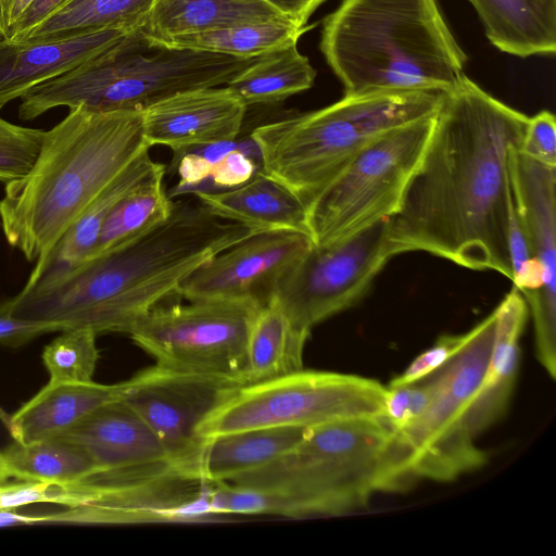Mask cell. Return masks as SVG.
<instances>
[{
  "label": "cell",
  "mask_w": 556,
  "mask_h": 556,
  "mask_svg": "<svg viewBox=\"0 0 556 556\" xmlns=\"http://www.w3.org/2000/svg\"><path fill=\"white\" fill-rule=\"evenodd\" d=\"M65 1L66 0H34L13 26L9 35L3 39L15 40L20 38L60 8Z\"/></svg>",
  "instance_id": "obj_40"
},
{
  "label": "cell",
  "mask_w": 556,
  "mask_h": 556,
  "mask_svg": "<svg viewBox=\"0 0 556 556\" xmlns=\"http://www.w3.org/2000/svg\"><path fill=\"white\" fill-rule=\"evenodd\" d=\"M255 232L215 216L198 199L175 202L170 216L147 235L70 267L42 274L13 298L10 314L61 332L128 333L180 283L217 253Z\"/></svg>",
  "instance_id": "obj_2"
},
{
  "label": "cell",
  "mask_w": 556,
  "mask_h": 556,
  "mask_svg": "<svg viewBox=\"0 0 556 556\" xmlns=\"http://www.w3.org/2000/svg\"><path fill=\"white\" fill-rule=\"evenodd\" d=\"M312 244L309 235L302 231H255L194 269L180 283L177 295L251 301L263 306Z\"/></svg>",
  "instance_id": "obj_15"
},
{
  "label": "cell",
  "mask_w": 556,
  "mask_h": 556,
  "mask_svg": "<svg viewBox=\"0 0 556 556\" xmlns=\"http://www.w3.org/2000/svg\"><path fill=\"white\" fill-rule=\"evenodd\" d=\"M387 393V386L371 378L302 368L241 386L204 420L199 437L379 417L384 413Z\"/></svg>",
  "instance_id": "obj_9"
},
{
  "label": "cell",
  "mask_w": 556,
  "mask_h": 556,
  "mask_svg": "<svg viewBox=\"0 0 556 556\" xmlns=\"http://www.w3.org/2000/svg\"><path fill=\"white\" fill-rule=\"evenodd\" d=\"M434 115L371 141L312 200L306 224L315 245L346 238L397 213L430 140Z\"/></svg>",
  "instance_id": "obj_8"
},
{
  "label": "cell",
  "mask_w": 556,
  "mask_h": 556,
  "mask_svg": "<svg viewBox=\"0 0 556 556\" xmlns=\"http://www.w3.org/2000/svg\"><path fill=\"white\" fill-rule=\"evenodd\" d=\"M241 386L155 364L123 381L119 400L152 430L175 464L195 477L193 463L203 442L199 429Z\"/></svg>",
  "instance_id": "obj_14"
},
{
  "label": "cell",
  "mask_w": 556,
  "mask_h": 556,
  "mask_svg": "<svg viewBox=\"0 0 556 556\" xmlns=\"http://www.w3.org/2000/svg\"><path fill=\"white\" fill-rule=\"evenodd\" d=\"M194 197L215 216L245 225L254 231L294 230L308 233L305 204L262 170L238 188Z\"/></svg>",
  "instance_id": "obj_21"
},
{
  "label": "cell",
  "mask_w": 556,
  "mask_h": 556,
  "mask_svg": "<svg viewBox=\"0 0 556 556\" xmlns=\"http://www.w3.org/2000/svg\"><path fill=\"white\" fill-rule=\"evenodd\" d=\"M60 437L84 447L101 470L157 472L181 468L144 421L121 400L99 407Z\"/></svg>",
  "instance_id": "obj_17"
},
{
  "label": "cell",
  "mask_w": 556,
  "mask_h": 556,
  "mask_svg": "<svg viewBox=\"0 0 556 556\" xmlns=\"http://www.w3.org/2000/svg\"><path fill=\"white\" fill-rule=\"evenodd\" d=\"M307 429L257 428L203 439L193 472L204 483L227 482L283 454L303 438Z\"/></svg>",
  "instance_id": "obj_23"
},
{
  "label": "cell",
  "mask_w": 556,
  "mask_h": 556,
  "mask_svg": "<svg viewBox=\"0 0 556 556\" xmlns=\"http://www.w3.org/2000/svg\"><path fill=\"white\" fill-rule=\"evenodd\" d=\"M299 26H306L312 13L325 0H263Z\"/></svg>",
  "instance_id": "obj_41"
},
{
  "label": "cell",
  "mask_w": 556,
  "mask_h": 556,
  "mask_svg": "<svg viewBox=\"0 0 556 556\" xmlns=\"http://www.w3.org/2000/svg\"><path fill=\"white\" fill-rule=\"evenodd\" d=\"M1 453L11 478L22 481L67 484L101 471L84 447L61 437L26 444L14 441Z\"/></svg>",
  "instance_id": "obj_30"
},
{
  "label": "cell",
  "mask_w": 556,
  "mask_h": 556,
  "mask_svg": "<svg viewBox=\"0 0 556 556\" xmlns=\"http://www.w3.org/2000/svg\"><path fill=\"white\" fill-rule=\"evenodd\" d=\"M309 334L296 329L273 300L253 319L244 369V384L257 383L298 371Z\"/></svg>",
  "instance_id": "obj_26"
},
{
  "label": "cell",
  "mask_w": 556,
  "mask_h": 556,
  "mask_svg": "<svg viewBox=\"0 0 556 556\" xmlns=\"http://www.w3.org/2000/svg\"><path fill=\"white\" fill-rule=\"evenodd\" d=\"M494 311L496 323L492 349L468 413V426L476 438L507 408L517 376L519 340L529 315L527 303L515 287Z\"/></svg>",
  "instance_id": "obj_19"
},
{
  "label": "cell",
  "mask_w": 556,
  "mask_h": 556,
  "mask_svg": "<svg viewBox=\"0 0 556 556\" xmlns=\"http://www.w3.org/2000/svg\"><path fill=\"white\" fill-rule=\"evenodd\" d=\"M439 91L344 96L326 108L257 126L251 132L262 172L307 206L371 141L435 114Z\"/></svg>",
  "instance_id": "obj_6"
},
{
  "label": "cell",
  "mask_w": 556,
  "mask_h": 556,
  "mask_svg": "<svg viewBox=\"0 0 556 556\" xmlns=\"http://www.w3.org/2000/svg\"><path fill=\"white\" fill-rule=\"evenodd\" d=\"M121 395L122 382L49 381L11 417L9 429L14 441L25 444L60 437Z\"/></svg>",
  "instance_id": "obj_20"
},
{
  "label": "cell",
  "mask_w": 556,
  "mask_h": 556,
  "mask_svg": "<svg viewBox=\"0 0 556 556\" xmlns=\"http://www.w3.org/2000/svg\"><path fill=\"white\" fill-rule=\"evenodd\" d=\"M260 307L240 300L163 302L141 318L129 336L155 364L244 386L248 339Z\"/></svg>",
  "instance_id": "obj_11"
},
{
  "label": "cell",
  "mask_w": 556,
  "mask_h": 556,
  "mask_svg": "<svg viewBox=\"0 0 556 556\" xmlns=\"http://www.w3.org/2000/svg\"><path fill=\"white\" fill-rule=\"evenodd\" d=\"M105 29L79 36L42 40H0V110L34 87L102 53L125 35Z\"/></svg>",
  "instance_id": "obj_18"
},
{
  "label": "cell",
  "mask_w": 556,
  "mask_h": 556,
  "mask_svg": "<svg viewBox=\"0 0 556 556\" xmlns=\"http://www.w3.org/2000/svg\"><path fill=\"white\" fill-rule=\"evenodd\" d=\"M207 504L211 516L276 515L275 500L266 492L228 482L210 483Z\"/></svg>",
  "instance_id": "obj_35"
},
{
  "label": "cell",
  "mask_w": 556,
  "mask_h": 556,
  "mask_svg": "<svg viewBox=\"0 0 556 556\" xmlns=\"http://www.w3.org/2000/svg\"><path fill=\"white\" fill-rule=\"evenodd\" d=\"M162 164L154 162L149 149L143 150L98 194L79 219L63 235L48 257L35 265L26 282L46 273L74 266L91 253L101 227L115 206Z\"/></svg>",
  "instance_id": "obj_25"
},
{
  "label": "cell",
  "mask_w": 556,
  "mask_h": 556,
  "mask_svg": "<svg viewBox=\"0 0 556 556\" xmlns=\"http://www.w3.org/2000/svg\"><path fill=\"white\" fill-rule=\"evenodd\" d=\"M227 482L266 492L276 515L307 518L361 509L415 480L400 439L379 416L308 428L287 452Z\"/></svg>",
  "instance_id": "obj_5"
},
{
  "label": "cell",
  "mask_w": 556,
  "mask_h": 556,
  "mask_svg": "<svg viewBox=\"0 0 556 556\" xmlns=\"http://www.w3.org/2000/svg\"><path fill=\"white\" fill-rule=\"evenodd\" d=\"M307 29V26H299L292 21L282 20L227 26L150 42L253 59L271 50L298 43Z\"/></svg>",
  "instance_id": "obj_31"
},
{
  "label": "cell",
  "mask_w": 556,
  "mask_h": 556,
  "mask_svg": "<svg viewBox=\"0 0 556 556\" xmlns=\"http://www.w3.org/2000/svg\"><path fill=\"white\" fill-rule=\"evenodd\" d=\"M495 311L467 331L458 352L432 372V394L421 416L396 433L415 481L448 482L486 462L468 426V413L493 344Z\"/></svg>",
  "instance_id": "obj_10"
},
{
  "label": "cell",
  "mask_w": 556,
  "mask_h": 556,
  "mask_svg": "<svg viewBox=\"0 0 556 556\" xmlns=\"http://www.w3.org/2000/svg\"><path fill=\"white\" fill-rule=\"evenodd\" d=\"M518 149L538 162L556 167V119L552 112L544 110L529 117Z\"/></svg>",
  "instance_id": "obj_38"
},
{
  "label": "cell",
  "mask_w": 556,
  "mask_h": 556,
  "mask_svg": "<svg viewBox=\"0 0 556 556\" xmlns=\"http://www.w3.org/2000/svg\"><path fill=\"white\" fill-rule=\"evenodd\" d=\"M320 50L344 96L446 92L468 60L437 0H342L323 22Z\"/></svg>",
  "instance_id": "obj_4"
},
{
  "label": "cell",
  "mask_w": 556,
  "mask_h": 556,
  "mask_svg": "<svg viewBox=\"0 0 556 556\" xmlns=\"http://www.w3.org/2000/svg\"><path fill=\"white\" fill-rule=\"evenodd\" d=\"M205 485L180 469L148 477L98 471L63 484L65 508L40 516V523L197 521L205 518Z\"/></svg>",
  "instance_id": "obj_13"
},
{
  "label": "cell",
  "mask_w": 556,
  "mask_h": 556,
  "mask_svg": "<svg viewBox=\"0 0 556 556\" xmlns=\"http://www.w3.org/2000/svg\"><path fill=\"white\" fill-rule=\"evenodd\" d=\"M466 338L467 332L440 337L432 346L417 355L400 375L395 376L389 387L405 386L428 377L458 352Z\"/></svg>",
  "instance_id": "obj_37"
},
{
  "label": "cell",
  "mask_w": 556,
  "mask_h": 556,
  "mask_svg": "<svg viewBox=\"0 0 556 556\" xmlns=\"http://www.w3.org/2000/svg\"><path fill=\"white\" fill-rule=\"evenodd\" d=\"M97 333L85 328L67 329L42 352V362L52 382L92 381L99 350Z\"/></svg>",
  "instance_id": "obj_32"
},
{
  "label": "cell",
  "mask_w": 556,
  "mask_h": 556,
  "mask_svg": "<svg viewBox=\"0 0 556 556\" xmlns=\"http://www.w3.org/2000/svg\"><path fill=\"white\" fill-rule=\"evenodd\" d=\"M165 173L166 167L162 164L115 206L103 223L97 242L87 258L141 238L170 216L175 202L165 190Z\"/></svg>",
  "instance_id": "obj_29"
},
{
  "label": "cell",
  "mask_w": 556,
  "mask_h": 556,
  "mask_svg": "<svg viewBox=\"0 0 556 556\" xmlns=\"http://www.w3.org/2000/svg\"><path fill=\"white\" fill-rule=\"evenodd\" d=\"M261 170L260 152L251 136L247 140L237 139L230 151L210 165L206 178L195 194L238 188Z\"/></svg>",
  "instance_id": "obj_34"
},
{
  "label": "cell",
  "mask_w": 556,
  "mask_h": 556,
  "mask_svg": "<svg viewBox=\"0 0 556 556\" xmlns=\"http://www.w3.org/2000/svg\"><path fill=\"white\" fill-rule=\"evenodd\" d=\"M40 523V516L23 515L15 508L0 509V527Z\"/></svg>",
  "instance_id": "obj_43"
},
{
  "label": "cell",
  "mask_w": 556,
  "mask_h": 556,
  "mask_svg": "<svg viewBox=\"0 0 556 556\" xmlns=\"http://www.w3.org/2000/svg\"><path fill=\"white\" fill-rule=\"evenodd\" d=\"M34 0H0V13L5 38Z\"/></svg>",
  "instance_id": "obj_42"
},
{
  "label": "cell",
  "mask_w": 556,
  "mask_h": 556,
  "mask_svg": "<svg viewBox=\"0 0 556 556\" xmlns=\"http://www.w3.org/2000/svg\"><path fill=\"white\" fill-rule=\"evenodd\" d=\"M528 121L465 74L443 92L420 164L388 219L394 255L422 251L511 280L508 154Z\"/></svg>",
  "instance_id": "obj_1"
},
{
  "label": "cell",
  "mask_w": 556,
  "mask_h": 556,
  "mask_svg": "<svg viewBox=\"0 0 556 556\" xmlns=\"http://www.w3.org/2000/svg\"><path fill=\"white\" fill-rule=\"evenodd\" d=\"M3 38V26H2V20H1V13H0V40Z\"/></svg>",
  "instance_id": "obj_44"
},
{
  "label": "cell",
  "mask_w": 556,
  "mask_h": 556,
  "mask_svg": "<svg viewBox=\"0 0 556 556\" xmlns=\"http://www.w3.org/2000/svg\"><path fill=\"white\" fill-rule=\"evenodd\" d=\"M316 72L296 43L256 56L226 84L249 106L275 104L309 89Z\"/></svg>",
  "instance_id": "obj_28"
},
{
  "label": "cell",
  "mask_w": 556,
  "mask_h": 556,
  "mask_svg": "<svg viewBox=\"0 0 556 556\" xmlns=\"http://www.w3.org/2000/svg\"><path fill=\"white\" fill-rule=\"evenodd\" d=\"M45 130L12 124L0 116V181L9 184L31 169L40 152Z\"/></svg>",
  "instance_id": "obj_33"
},
{
  "label": "cell",
  "mask_w": 556,
  "mask_h": 556,
  "mask_svg": "<svg viewBox=\"0 0 556 556\" xmlns=\"http://www.w3.org/2000/svg\"><path fill=\"white\" fill-rule=\"evenodd\" d=\"M388 219L346 238L312 247L279 282L273 301L300 331L361 301L394 255Z\"/></svg>",
  "instance_id": "obj_12"
},
{
  "label": "cell",
  "mask_w": 556,
  "mask_h": 556,
  "mask_svg": "<svg viewBox=\"0 0 556 556\" xmlns=\"http://www.w3.org/2000/svg\"><path fill=\"white\" fill-rule=\"evenodd\" d=\"M227 86L185 90L142 110L147 144L174 152L238 138L247 112Z\"/></svg>",
  "instance_id": "obj_16"
},
{
  "label": "cell",
  "mask_w": 556,
  "mask_h": 556,
  "mask_svg": "<svg viewBox=\"0 0 556 556\" xmlns=\"http://www.w3.org/2000/svg\"><path fill=\"white\" fill-rule=\"evenodd\" d=\"M489 41L520 58L556 51V0H467Z\"/></svg>",
  "instance_id": "obj_22"
},
{
  "label": "cell",
  "mask_w": 556,
  "mask_h": 556,
  "mask_svg": "<svg viewBox=\"0 0 556 556\" xmlns=\"http://www.w3.org/2000/svg\"><path fill=\"white\" fill-rule=\"evenodd\" d=\"M387 388L383 418L399 433L414 425L424 413L432 394V379L429 375L413 383Z\"/></svg>",
  "instance_id": "obj_36"
},
{
  "label": "cell",
  "mask_w": 556,
  "mask_h": 556,
  "mask_svg": "<svg viewBox=\"0 0 556 556\" xmlns=\"http://www.w3.org/2000/svg\"><path fill=\"white\" fill-rule=\"evenodd\" d=\"M146 149L142 111L71 109L45 132L28 174L5 185L0 225L8 243L41 264L106 185Z\"/></svg>",
  "instance_id": "obj_3"
},
{
  "label": "cell",
  "mask_w": 556,
  "mask_h": 556,
  "mask_svg": "<svg viewBox=\"0 0 556 556\" xmlns=\"http://www.w3.org/2000/svg\"><path fill=\"white\" fill-rule=\"evenodd\" d=\"M282 20L289 18L263 0H153L142 31L149 41H159L227 26Z\"/></svg>",
  "instance_id": "obj_24"
},
{
  "label": "cell",
  "mask_w": 556,
  "mask_h": 556,
  "mask_svg": "<svg viewBox=\"0 0 556 556\" xmlns=\"http://www.w3.org/2000/svg\"><path fill=\"white\" fill-rule=\"evenodd\" d=\"M254 59L154 45L139 30L27 91L18 116L30 121L58 106L142 111L180 91L226 85Z\"/></svg>",
  "instance_id": "obj_7"
},
{
  "label": "cell",
  "mask_w": 556,
  "mask_h": 556,
  "mask_svg": "<svg viewBox=\"0 0 556 556\" xmlns=\"http://www.w3.org/2000/svg\"><path fill=\"white\" fill-rule=\"evenodd\" d=\"M56 331V327L49 324L13 317L8 300L0 302V344L17 348L41 334Z\"/></svg>",
  "instance_id": "obj_39"
},
{
  "label": "cell",
  "mask_w": 556,
  "mask_h": 556,
  "mask_svg": "<svg viewBox=\"0 0 556 556\" xmlns=\"http://www.w3.org/2000/svg\"><path fill=\"white\" fill-rule=\"evenodd\" d=\"M153 0H66L26 34L15 39L42 41L119 29L143 30Z\"/></svg>",
  "instance_id": "obj_27"
}]
</instances>
